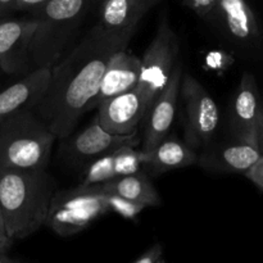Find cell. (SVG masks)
I'll return each mask as SVG.
<instances>
[{
  "instance_id": "6da1fadb",
  "label": "cell",
  "mask_w": 263,
  "mask_h": 263,
  "mask_svg": "<svg viewBox=\"0 0 263 263\" xmlns=\"http://www.w3.org/2000/svg\"><path fill=\"white\" fill-rule=\"evenodd\" d=\"M133 35L107 32L97 23L51 67L48 91L35 110L57 140H66L82 115L91 109L110 57L127 48Z\"/></svg>"
},
{
  "instance_id": "7a4b0ae2",
  "label": "cell",
  "mask_w": 263,
  "mask_h": 263,
  "mask_svg": "<svg viewBox=\"0 0 263 263\" xmlns=\"http://www.w3.org/2000/svg\"><path fill=\"white\" fill-rule=\"evenodd\" d=\"M55 192V180L46 170L0 168V211L12 240L45 225Z\"/></svg>"
},
{
  "instance_id": "3957f363",
  "label": "cell",
  "mask_w": 263,
  "mask_h": 263,
  "mask_svg": "<svg viewBox=\"0 0 263 263\" xmlns=\"http://www.w3.org/2000/svg\"><path fill=\"white\" fill-rule=\"evenodd\" d=\"M97 0H50L31 15L37 21L32 39L35 67L55 66L67 54L85 15Z\"/></svg>"
},
{
  "instance_id": "277c9868",
  "label": "cell",
  "mask_w": 263,
  "mask_h": 263,
  "mask_svg": "<svg viewBox=\"0 0 263 263\" xmlns=\"http://www.w3.org/2000/svg\"><path fill=\"white\" fill-rule=\"evenodd\" d=\"M57 138L32 110L0 123V168L46 170Z\"/></svg>"
},
{
  "instance_id": "5b68a950",
  "label": "cell",
  "mask_w": 263,
  "mask_h": 263,
  "mask_svg": "<svg viewBox=\"0 0 263 263\" xmlns=\"http://www.w3.org/2000/svg\"><path fill=\"white\" fill-rule=\"evenodd\" d=\"M107 212L102 185H77L54 193L45 225L59 236H71Z\"/></svg>"
},
{
  "instance_id": "8992f818",
  "label": "cell",
  "mask_w": 263,
  "mask_h": 263,
  "mask_svg": "<svg viewBox=\"0 0 263 263\" xmlns=\"http://www.w3.org/2000/svg\"><path fill=\"white\" fill-rule=\"evenodd\" d=\"M179 99L182 102L184 141L198 152L212 143L220 125V109L207 89L186 72L182 74Z\"/></svg>"
},
{
  "instance_id": "52a82bcc",
  "label": "cell",
  "mask_w": 263,
  "mask_h": 263,
  "mask_svg": "<svg viewBox=\"0 0 263 263\" xmlns=\"http://www.w3.org/2000/svg\"><path fill=\"white\" fill-rule=\"evenodd\" d=\"M179 37L163 17L159 22L153 40L141 58L140 77L136 90L145 100L146 110L154 98L164 89L171 79L179 58ZM146 113V112H145Z\"/></svg>"
},
{
  "instance_id": "ba28073f",
  "label": "cell",
  "mask_w": 263,
  "mask_h": 263,
  "mask_svg": "<svg viewBox=\"0 0 263 263\" xmlns=\"http://www.w3.org/2000/svg\"><path fill=\"white\" fill-rule=\"evenodd\" d=\"M37 21L27 18L0 17V72L10 76L26 74L35 69L32 39Z\"/></svg>"
},
{
  "instance_id": "9c48e42d",
  "label": "cell",
  "mask_w": 263,
  "mask_h": 263,
  "mask_svg": "<svg viewBox=\"0 0 263 263\" xmlns=\"http://www.w3.org/2000/svg\"><path fill=\"white\" fill-rule=\"evenodd\" d=\"M210 22L238 48L253 49L262 41L258 20L247 0H218Z\"/></svg>"
},
{
  "instance_id": "30bf717a",
  "label": "cell",
  "mask_w": 263,
  "mask_h": 263,
  "mask_svg": "<svg viewBox=\"0 0 263 263\" xmlns=\"http://www.w3.org/2000/svg\"><path fill=\"white\" fill-rule=\"evenodd\" d=\"M182 74V64L177 62L170 81L154 98L151 107L146 110L143 120L144 133L141 139V151H149L168 136L177 110Z\"/></svg>"
},
{
  "instance_id": "8fae6325",
  "label": "cell",
  "mask_w": 263,
  "mask_h": 263,
  "mask_svg": "<svg viewBox=\"0 0 263 263\" xmlns=\"http://www.w3.org/2000/svg\"><path fill=\"white\" fill-rule=\"evenodd\" d=\"M261 120V92L253 74L246 72L241 76L240 84L231 104V133L238 140L253 144L256 146L257 133Z\"/></svg>"
},
{
  "instance_id": "7c38bea8",
  "label": "cell",
  "mask_w": 263,
  "mask_h": 263,
  "mask_svg": "<svg viewBox=\"0 0 263 263\" xmlns=\"http://www.w3.org/2000/svg\"><path fill=\"white\" fill-rule=\"evenodd\" d=\"M141 143L139 131L128 135H116L108 133L94 118L89 126L74 134L66 144V153L72 161L90 162L105 153L125 145L138 146Z\"/></svg>"
},
{
  "instance_id": "4fadbf2b",
  "label": "cell",
  "mask_w": 263,
  "mask_h": 263,
  "mask_svg": "<svg viewBox=\"0 0 263 263\" xmlns=\"http://www.w3.org/2000/svg\"><path fill=\"white\" fill-rule=\"evenodd\" d=\"M51 68L37 67L0 90V123L10 116L37 107L48 91Z\"/></svg>"
},
{
  "instance_id": "5bb4252c",
  "label": "cell",
  "mask_w": 263,
  "mask_h": 263,
  "mask_svg": "<svg viewBox=\"0 0 263 263\" xmlns=\"http://www.w3.org/2000/svg\"><path fill=\"white\" fill-rule=\"evenodd\" d=\"M97 108L99 125L116 135L136 133L146 112L145 100L136 89L104 100Z\"/></svg>"
},
{
  "instance_id": "9a60e30c",
  "label": "cell",
  "mask_w": 263,
  "mask_h": 263,
  "mask_svg": "<svg viewBox=\"0 0 263 263\" xmlns=\"http://www.w3.org/2000/svg\"><path fill=\"white\" fill-rule=\"evenodd\" d=\"M261 158L253 144L235 139L231 143H210L198 153L197 164L217 174H246Z\"/></svg>"
},
{
  "instance_id": "2e32d148",
  "label": "cell",
  "mask_w": 263,
  "mask_h": 263,
  "mask_svg": "<svg viewBox=\"0 0 263 263\" xmlns=\"http://www.w3.org/2000/svg\"><path fill=\"white\" fill-rule=\"evenodd\" d=\"M140 58L128 53L126 49L115 51L103 73L92 107H98L104 100L136 89L140 77Z\"/></svg>"
},
{
  "instance_id": "e0dca14e",
  "label": "cell",
  "mask_w": 263,
  "mask_h": 263,
  "mask_svg": "<svg viewBox=\"0 0 263 263\" xmlns=\"http://www.w3.org/2000/svg\"><path fill=\"white\" fill-rule=\"evenodd\" d=\"M161 0H102L98 25L110 33H134L139 22Z\"/></svg>"
},
{
  "instance_id": "ac0fdd59",
  "label": "cell",
  "mask_w": 263,
  "mask_h": 263,
  "mask_svg": "<svg viewBox=\"0 0 263 263\" xmlns=\"http://www.w3.org/2000/svg\"><path fill=\"white\" fill-rule=\"evenodd\" d=\"M143 152V167L152 175L197 164L198 152L190 148L185 141L175 138H164L149 151Z\"/></svg>"
},
{
  "instance_id": "d6986e66",
  "label": "cell",
  "mask_w": 263,
  "mask_h": 263,
  "mask_svg": "<svg viewBox=\"0 0 263 263\" xmlns=\"http://www.w3.org/2000/svg\"><path fill=\"white\" fill-rule=\"evenodd\" d=\"M105 192L115 193L133 202L143 204L144 207H156L162 204V198L145 172L140 171L126 176L116 177L102 184Z\"/></svg>"
},
{
  "instance_id": "ffe728a7",
  "label": "cell",
  "mask_w": 263,
  "mask_h": 263,
  "mask_svg": "<svg viewBox=\"0 0 263 263\" xmlns=\"http://www.w3.org/2000/svg\"><path fill=\"white\" fill-rule=\"evenodd\" d=\"M113 152L115 151L87 162L79 185H82V186L102 185L116 179L115 154H113Z\"/></svg>"
},
{
  "instance_id": "44dd1931",
  "label": "cell",
  "mask_w": 263,
  "mask_h": 263,
  "mask_svg": "<svg viewBox=\"0 0 263 263\" xmlns=\"http://www.w3.org/2000/svg\"><path fill=\"white\" fill-rule=\"evenodd\" d=\"M115 154V174L116 177L126 176L140 171L143 167V152L136 146L125 145L116 149Z\"/></svg>"
},
{
  "instance_id": "7402d4cb",
  "label": "cell",
  "mask_w": 263,
  "mask_h": 263,
  "mask_svg": "<svg viewBox=\"0 0 263 263\" xmlns=\"http://www.w3.org/2000/svg\"><path fill=\"white\" fill-rule=\"evenodd\" d=\"M103 194H104V200L107 203L108 210L122 216L123 218H127V220H134L136 216L140 215L146 208L143 204L126 199V198L115 194V193L105 192L104 189H103Z\"/></svg>"
},
{
  "instance_id": "603a6c76",
  "label": "cell",
  "mask_w": 263,
  "mask_h": 263,
  "mask_svg": "<svg viewBox=\"0 0 263 263\" xmlns=\"http://www.w3.org/2000/svg\"><path fill=\"white\" fill-rule=\"evenodd\" d=\"M180 2L184 3L192 10H194L200 18L210 21L216 7H217L218 0H180Z\"/></svg>"
},
{
  "instance_id": "cb8c5ba5",
  "label": "cell",
  "mask_w": 263,
  "mask_h": 263,
  "mask_svg": "<svg viewBox=\"0 0 263 263\" xmlns=\"http://www.w3.org/2000/svg\"><path fill=\"white\" fill-rule=\"evenodd\" d=\"M162 254H163V247L162 244L156 243L134 263H157L162 258Z\"/></svg>"
},
{
  "instance_id": "d4e9b609",
  "label": "cell",
  "mask_w": 263,
  "mask_h": 263,
  "mask_svg": "<svg viewBox=\"0 0 263 263\" xmlns=\"http://www.w3.org/2000/svg\"><path fill=\"white\" fill-rule=\"evenodd\" d=\"M244 175H246L252 182H254L257 186L261 187L263 190V157H261V158L257 161V163Z\"/></svg>"
},
{
  "instance_id": "484cf974",
  "label": "cell",
  "mask_w": 263,
  "mask_h": 263,
  "mask_svg": "<svg viewBox=\"0 0 263 263\" xmlns=\"http://www.w3.org/2000/svg\"><path fill=\"white\" fill-rule=\"evenodd\" d=\"M48 2H50V0H17V3H15V10L32 12V10L37 9L39 7H41V5H44Z\"/></svg>"
},
{
  "instance_id": "4316f807",
  "label": "cell",
  "mask_w": 263,
  "mask_h": 263,
  "mask_svg": "<svg viewBox=\"0 0 263 263\" xmlns=\"http://www.w3.org/2000/svg\"><path fill=\"white\" fill-rule=\"evenodd\" d=\"M12 239L8 236L7 229H5L4 218H3L2 211H0V253H5L12 244Z\"/></svg>"
},
{
  "instance_id": "83f0119b",
  "label": "cell",
  "mask_w": 263,
  "mask_h": 263,
  "mask_svg": "<svg viewBox=\"0 0 263 263\" xmlns=\"http://www.w3.org/2000/svg\"><path fill=\"white\" fill-rule=\"evenodd\" d=\"M15 3L17 0H0V17H8V14L14 12Z\"/></svg>"
},
{
  "instance_id": "f1b7e54d",
  "label": "cell",
  "mask_w": 263,
  "mask_h": 263,
  "mask_svg": "<svg viewBox=\"0 0 263 263\" xmlns=\"http://www.w3.org/2000/svg\"><path fill=\"white\" fill-rule=\"evenodd\" d=\"M257 149H258L261 157H263V121L261 120V123H259L258 133H257V143H256Z\"/></svg>"
},
{
  "instance_id": "f546056e",
  "label": "cell",
  "mask_w": 263,
  "mask_h": 263,
  "mask_svg": "<svg viewBox=\"0 0 263 263\" xmlns=\"http://www.w3.org/2000/svg\"><path fill=\"white\" fill-rule=\"evenodd\" d=\"M0 263H17L13 259H10L9 257L5 256V253H0Z\"/></svg>"
},
{
  "instance_id": "4dcf8cb0",
  "label": "cell",
  "mask_w": 263,
  "mask_h": 263,
  "mask_svg": "<svg viewBox=\"0 0 263 263\" xmlns=\"http://www.w3.org/2000/svg\"><path fill=\"white\" fill-rule=\"evenodd\" d=\"M261 116H262V121H263V95H261Z\"/></svg>"
},
{
  "instance_id": "1f68e13d",
  "label": "cell",
  "mask_w": 263,
  "mask_h": 263,
  "mask_svg": "<svg viewBox=\"0 0 263 263\" xmlns=\"http://www.w3.org/2000/svg\"><path fill=\"white\" fill-rule=\"evenodd\" d=\"M157 263H166V262H164V261H163V259H162V258H161V259H159V261H158V262H157Z\"/></svg>"
},
{
  "instance_id": "d6a6232c",
  "label": "cell",
  "mask_w": 263,
  "mask_h": 263,
  "mask_svg": "<svg viewBox=\"0 0 263 263\" xmlns=\"http://www.w3.org/2000/svg\"><path fill=\"white\" fill-rule=\"evenodd\" d=\"M0 73H2V72H0Z\"/></svg>"
}]
</instances>
